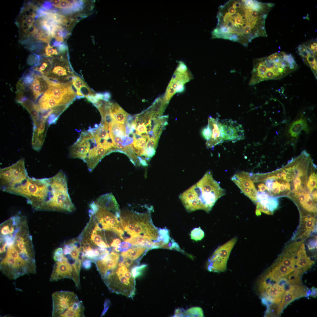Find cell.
Listing matches in <instances>:
<instances>
[{
  "mask_svg": "<svg viewBox=\"0 0 317 317\" xmlns=\"http://www.w3.org/2000/svg\"><path fill=\"white\" fill-rule=\"evenodd\" d=\"M254 10H259L255 0H230L220 6L213 38L229 40L247 46L256 37L266 36L265 19L256 18Z\"/></svg>",
  "mask_w": 317,
  "mask_h": 317,
  "instance_id": "1",
  "label": "cell"
},
{
  "mask_svg": "<svg viewBox=\"0 0 317 317\" xmlns=\"http://www.w3.org/2000/svg\"><path fill=\"white\" fill-rule=\"evenodd\" d=\"M0 269L8 278L16 279L36 272L35 253L28 226L11 225L0 230Z\"/></svg>",
  "mask_w": 317,
  "mask_h": 317,
  "instance_id": "2",
  "label": "cell"
},
{
  "mask_svg": "<svg viewBox=\"0 0 317 317\" xmlns=\"http://www.w3.org/2000/svg\"><path fill=\"white\" fill-rule=\"evenodd\" d=\"M10 193L26 198L36 211H54L63 193L57 176L41 179L25 175L11 189Z\"/></svg>",
  "mask_w": 317,
  "mask_h": 317,
  "instance_id": "3",
  "label": "cell"
},
{
  "mask_svg": "<svg viewBox=\"0 0 317 317\" xmlns=\"http://www.w3.org/2000/svg\"><path fill=\"white\" fill-rule=\"evenodd\" d=\"M225 194L224 190L214 179L211 173L208 171L179 197L188 212L202 210L208 212L217 200Z\"/></svg>",
  "mask_w": 317,
  "mask_h": 317,
  "instance_id": "4",
  "label": "cell"
},
{
  "mask_svg": "<svg viewBox=\"0 0 317 317\" xmlns=\"http://www.w3.org/2000/svg\"><path fill=\"white\" fill-rule=\"evenodd\" d=\"M152 210L139 213L124 210L120 211V222L124 230L130 237L137 235L146 236L155 245L158 244L161 245L159 240V228L154 225L151 218L150 213Z\"/></svg>",
  "mask_w": 317,
  "mask_h": 317,
  "instance_id": "5",
  "label": "cell"
},
{
  "mask_svg": "<svg viewBox=\"0 0 317 317\" xmlns=\"http://www.w3.org/2000/svg\"><path fill=\"white\" fill-rule=\"evenodd\" d=\"M48 87L36 103L41 112H45L54 108L68 106L74 100L76 93L71 81L60 83L48 79Z\"/></svg>",
  "mask_w": 317,
  "mask_h": 317,
  "instance_id": "6",
  "label": "cell"
},
{
  "mask_svg": "<svg viewBox=\"0 0 317 317\" xmlns=\"http://www.w3.org/2000/svg\"><path fill=\"white\" fill-rule=\"evenodd\" d=\"M284 54L281 52L279 57L274 60L267 57L255 60L250 84L253 85L265 80L279 79L294 70L295 65H291L284 60Z\"/></svg>",
  "mask_w": 317,
  "mask_h": 317,
  "instance_id": "7",
  "label": "cell"
},
{
  "mask_svg": "<svg viewBox=\"0 0 317 317\" xmlns=\"http://www.w3.org/2000/svg\"><path fill=\"white\" fill-rule=\"evenodd\" d=\"M132 268L126 266L121 257L117 267L102 279L112 292L132 298L135 294L136 282Z\"/></svg>",
  "mask_w": 317,
  "mask_h": 317,
  "instance_id": "8",
  "label": "cell"
},
{
  "mask_svg": "<svg viewBox=\"0 0 317 317\" xmlns=\"http://www.w3.org/2000/svg\"><path fill=\"white\" fill-rule=\"evenodd\" d=\"M48 79L31 70L24 75L16 85V100L18 102L26 99L34 102L48 87Z\"/></svg>",
  "mask_w": 317,
  "mask_h": 317,
  "instance_id": "9",
  "label": "cell"
},
{
  "mask_svg": "<svg viewBox=\"0 0 317 317\" xmlns=\"http://www.w3.org/2000/svg\"><path fill=\"white\" fill-rule=\"evenodd\" d=\"M53 317H82L85 308L74 293L58 291L52 295Z\"/></svg>",
  "mask_w": 317,
  "mask_h": 317,
  "instance_id": "10",
  "label": "cell"
},
{
  "mask_svg": "<svg viewBox=\"0 0 317 317\" xmlns=\"http://www.w3.org/2000/svg\"><path fill=\"white\" fill-rule=\"evenodd\" d=\"M92 216L102 229L115 232L121 237L124 232L120 221V213H116L97 204L94 201L89 205Z\"/></svg>",
  "mask_w": 317,
  "mask_h": 317,
  "instance_id": "11",
  "label": "cell"
},
{
  "mask_svg": "<svg viewBox=\"0 0 317 317\" xmlns=\"http://www.w3.org/2000/svg\"><path fill=\"white\" fill-rule=\"evenodd\" d=\"M50 278L51 281L64 278L72 279L78 288H80V274L82 264L68 258L63 253L60 259L55 261Z\"/></svg>",
  "mask_w": 317,
  "mask_h": 317,
  "instance_id": "12",
  "label": "cell"
},
{
  "mask_svg": "<svg viewBox=\"0 0 317 317\" xmlns=\"http://www.w3.org/2000/svg\"><path fill=\"white\" fill-rule=\"evenodd\" d=\"M235 237L218 247L208 260V268L217 272H225L231 252L237 241Z\"/></svg>",
  "mask_w": 317,
  "mask_h": 317,
  "instance_id": "13",
  "label": "cell"
},
{
  "mask_svg": "<svg viewBox=\"0 0 317 317\" xmlns=\"http://www.w3.org/2000/svg\"><path fill=\"white\" fill-rule=\"evenodd\" d=\"M52 65L45 77L57 82L71 81L75 75L67 60L63 56L52 58Z\"/></svg>",
  "mask_w": 317,
  "mask_h": 317,
  "instance_id": "14",
  "label": "cell"
},
{
  "mask_svg": "<svg viewBox=\"0 0 317 317\" xmlns=\"http://www.w3.org/2000/svg\"><path fill=\"white\" fill-rule=\"evenodd\" d=\"M222 142H235L245 138L242 125L231 119L219 121Z\"/></svg>",
  "mask_w": 317,
  "mask_h": 317,
  "instance_id": "15",
  "label": "cell"
},
{
  "mask_svg": "<svg viewBox=\"0 0 317 317\" xmlns=\"http://www.w3.org/2000/svg\"><path fill=\"white\" fill-rule=\"evenodd\" d=\"M191 78L186 66L181 63L174 72L166 90L173 94L181 92L183 90L184 85Z\"/></svg>",
  "mask_w": 317,
  "mask_h": 317,
  "instance_id": "16",
  "label": "cell"
},
{
  "mask_svg": "<svg viewBox=\"0 0 317 317\" xmlns=\"http://www.w3.org/2000/svg\"><path fill=\"white\" fill-rule=\"evenodd\" d=\"M308 290L301 285L290 284L285 291L277 309V316H280L284 309L291 303L296 299L307 296Z\"/></svg>",
  "mask_w": 317,
  "mask_h": 317,
  "instance_id": "17",
  "label": "cell"
},
{
  "mask_svg": "<svg viewBox=\"0 0 317 317\" xmlns=\"http://www.w3.org/2000/svg\"><path fill=\"white\" fill-rule=\"evenodd\" d=\"M316 225L317 219L315 216L308 215L301 216L299 225L292 239L304 241L311 234L316 232Z\"/></svg>",
  "mask_w": 317,
  "mask_h": 317,
  "instance_id": "18",
  "label": "cell"
},
{
  "mask_svg": "<svg viewBox=\"0 0 317 317\" xmlns=\"http://www.w3.org/2000/svg\"><path fill=\"white\" fill-rule=\"evenodd\" d=\"M303 242L293 240L286 246L276 259L286 267L294 269L297 252Z\"/></svg>",
  "mask_w": 317,
  "mask_h": 317,
  "instance_id": "19",
  "label": "cell"
},
{
  "mask_svg": "<svg viewBox=\"0 0 317 317\" xmlns=\"http://www.w3.org/2000/svg\"><path fill=\"white\" fill-rule=\"evenodd\" d=\"M120 256L118 252L112 251L95 263L102 279L117 267Z\"/></svg>",
  "mask_w": 317,
  "mask_h": 317,
  "instance_id": "20",
  "label": "cell"
},
{
  "mask_svg": "<svg viewBox=\"0 0 317 317\" xmlns=\"http://www.w3.org/2000/svg\"><path fill=\"white\" fill-rule=\"evenodd\" d=\"M314 262L308 257L304 243L303 242L297 252L295 269L302 275L313 265Z\"/></svg>",
  "mask_w": 317,
  "mask_h": 317,
  "instance_id": "21",
  "label": "cell"
},
{
  "mask_svg": "<svg viewBox=\"0 0 317 317\" xmlns=\"http://www.w3.org/2000/svg\"><path fill=\"white\" fill-rule=\"evenodd\" d=\"M208 125L211 129V137L206 141V145L208 148H213L220 143L223 142L219 121L210 116L208 119Z\"/></svg>",
  "mask_w": 317,
  "mask_h": 317,
  "instance_id": "22",
  "label": "cell"
},
{
  "mask_svg": "<svg viewBox=\"0 0 317 317\" xmlns=\"http://www.w3.org/2000/svg\"><path fill=\"white\" fill-rule=\"evenodd\" d=\"M71 82L75 90L78 98L87 97L96 94L79 77L75 75L72 77Z\"/></svg>",
  "mask_w": 317,
  "mask_h": 317,
  "instance_id": "23",
  "label": "cell"
},
{
  "mask_svg": "<svg viewBox=\"0 0 317 317\" xmlns=\"http://www.w3.org/2000/svg\"><path fill=\"white\" fill-rule=\"evenodd\" d=\"M98 205L117 213H120L119 205L113 195L111 193L100 196L95 201Z\"/></svg>",
  "mask_w": 317,
  "mask_h": 317,
  "instance_id": "24",
  "label": "cell"
},
{
  "mask_svg": "<svg viewBox=\"0 0 317 317\" xmlns=\"http://www.w3.org/2000/svg\"><path fill=\"white\" fill-rule=\"evenodd\" d=\"M148 250L146 248L135 246L122 252L120 255L122 258L130 260L138 265L141 259Z\"/></svg>",
  "mask_w": 317,
  "mask_h": 317,
  "instance_id": "25",
  "label": "cell"
},
{
  "mask_svg": "<svg viewBox=\"0 0 317 317\" xmlns=\"http://www.w3.org/2000/svg\"><path fill=\"white\" fill-rule=\"evenodd\" d=\"M256 198L257 202L259 203L273 213L278 208L279 202L277 198L270 196L265 192L257 191Z\"/></svg>",
  "mask_w": 317,
  "mask_h": 317,
  "instance_id": "26",
  "label": "cell"
},
{
  "mask_svg": "<svg viewBox=\"0 0 317 317\" xmlns=\"http://www.w3.org/2000/svg\"><path fill=\"white\" fill-rule=\"evenodd\" d=\"M38 56V62L32 67L31 70L45 77L52 66L51 58L43 55Z\"/></svg>",
  "mask_w": 317,
  "mask_h": 317,
  "instance_id": "27",
  "label": "cell"
},
{
  "mask_svg": "<svg viewBox=\"0 0 317 317\" xmlns=\"http://www.w3.org/2000/svg\"><path fill=\"white\" fill-rule=\"evenodd\" d=\"M109 113L112 118L120 124H124L129 116V114L117 104L108 102Z\"/></svg>",
  "mask_w": 317,
  "mask_h": 317,
  "instance_id": "28",
  "label": "cell"
},
{
  "mask_svg": "<svg viewBox=\"0 0 317 317\" xmlns=\"http://www.w3.org/2000/svg\"><path fill=\"white\" fill-rule=\"evenodd\" d=\"M231 180L238 187L242 186L257 190L252 181L250 178L249 173L244 171L240 172L235 174L232 177Z\"/></svg>",
  "mask_w": 317,
  "mask_h": 317,
  "instance_id": "29",
  "label": "cell"
},
{
  "mask_svg": "<svg viewBox=\"0 0 317 317\" xmlns=\"http://www.w3.org/2000/svg\"><path fill=\"white\" fill-rule=\"evenodd\" d=\"M302 130L307 133L309 131V128L305 120L301 119L292 123L290 126L289 132L292 136L296 137L299 135Z\"/></svg>",
  "mask_w": 317,
  "mask_h": 317,
  "instance_id": "30",
  "label": "cell"
},
{
  "mask_svg": "<svg viewBox=\"0 0 317 317\" xmlns=\"http://www.w3.org/2000/svg\"><path fill=\"white\" fill-rule=\"evenodd\" d=\"M64 28L62 26L55 24L52 26L51 28V35L52 37L54 38L56 41L63 42L64 41L63 31Z\"/></svg>",
  "mask_w": 317,
  "mask_h": 317,
  "instance_id": "31",
  "label": "cell"
},
{
  "mask_svg": "<svg viewBox=\"0 0 317 317\" xmlns=\"http://www.w3.org/2000/svg\"><path fill=\"white\" fill-rule=\"evenodd\" d=\"M41 53L42 54L40 55L49 58L58 57L57 56L60 54L56 49L54 48L53 46H50L49 44L45 47Z\"/></svg>",
  "mask_w": 317,
  "mask_h": 317,
  "instance_id": "32",
  "label": "cell"
},
{
  "mask_svg": "<svg viewBox=\"0 0 317 317\" xmlns=\"http://www.w3.org/2000/svg\"><path fill=\"white\" fill-rule=\"evenodd\" d=\"M205 235L203 231L200 227L193 229L191 232V238L195 241L201 240Z\"/></svg>",
  "mask_w": 317,
  "mask_h": 317,
  "instance_id": "33",
  "label": "cell"
},
{
  "mask_svg": "<svg viewBox=\"0 0 317 317\" xmlns=\"http://www.w3.org/2000/svg\"><path fill=\"white\" fill-rule=\"evenodd\" d=\"M307 186L310 191L311 192L315 188H317L316 174L313 172L309 177Z\"/></svg>",
  "mask_w": 317,
  "mask_h": 317,
  "instance_id": "34",
  "label": "cell"
},
{
  "mask_svg": "<svg viewBox=\"0 0 317 317\" xmlns=\"http://www.w3.org/2000/svg\"><path fill=\"white\" fill-rule=\"evenodd\" d=\"M256 204L257 206L255 213L257 216L260 215L262 212L269 215H272L273 214V213L270 211L267 208L261 205L258 202H257Z\"/></svg>",
  "mask_w": 317,
  "mask_h": 317,
  "instance_id": "35",
  "label": "cell"
},
{
  "mask_svg": "<svg viewBox=\"0 0 317 317\" xmlns=\"http://www.w3.org/2000/svg\"><path fill=\"white\" fill-rule=\"evenodd\" d=\"M146 139L142 137L136 140H134L131 146L134 147L138 148L143 151L145 148Z\"/></svg>",
  "mask_w": 317,
  "mask_h": 317,
  "instance_id": "36",
  "label": "cell"
},
{
  "mask_svg": "<svg viewBox=\"0 0 317 317\" xmlns=\"http://www.w3.org/2000/svg\"><path fill=\"white\" fill-rule=\"evenodd\" d=\"M308 193H297V197L302 207L304 209L306 203Z\"/></svg>",
  "mask_w": 317,
  "mask_h": 317,
  "instance_id": "37",
  "label": "cell"
},
{
  "mask_svg": "<svg viewBox=\"0 0 317 317\" xmlns=\"http://www.w3.org/2000/svg\"><path fill=\"white\" fill-rule=\"evenodd\" d=\"M158 141V140L153 139H148L146 144L145 148L146 149L154 148L156 149Z\"/></svg>",
  "mask_w": 317,
  "mask_h": 317,
  "instance_id": "38",
  "label": "cell"
},
{
  "mask_svg": "<svg viewBox=\"0 0 317 317\" xmlns=\"http://www.w3.org/2000/svg\"><path fill=\"white\" fill-rule=\"evenodd\" d=\"M131 244L129 242L125 241L122 242L119 245L117 249V251L119 252L126 251L130 248L131 247Z\"/></svg>",
  "mask_w": 317,
  "mask_h": 317,
  "instance_id": "39",
  "label": "cell"
},
{
  "mask_svg": "<svg viewBox=\"0 0 317 317\" xmlns=\"http://www.w3.org/2000/svg\"><path fill=\"white\" fill-rule=\"evenodd\" d=\"M202 134L203 137L206 140H209L211 137V131L209 126L207 125L203 128L202 131Z\"/></svg>",
  "mask_w": 317,
  "mask_h": 317,
  "instance_id": "40",
  "label": "cell"
},
{
  "mask_svg": "<svg viewBox=\"0 0 317 317\" xmlns=\"http://www.w3.org/2000/svg\"><path fill=\"white\" fill-rule=\"evenodd\" d=\"M280 184V183L277 181H276L274 182H273L272 191L274 194H279V193L280 191L279 188Z\"/></svg>",
  "mask_w": 317,
  "mask_h": 317,
  "instance_id": "41",
  "label": "cell"
},
{
  "mask_svg": "<svg viewBox=\"0 0 317 317\" xmlns=\"http://www.w3.org/2000/svg\"><path fill=\"white\" fill-rule=\"evenodd\" d=\"M316 237L315 236L311 240L308 245V247L309 249H312L316 248L317 243Z\"/></svg>",
  "mask_w": 317,
  "mask_h": 317,
  "instance_id": "42",
  "label": "cell"
},
{
  "mask_svg": "<svg viewBox=\"0 0 317 317\" xmlns=\"http://www.w3.org/2000/svg\"><path fill=\"white\" fill-rule=\"evenodd\" d=\"M301 181L299 176L297 177L294 181V184L295 189L298 190L301 188L300 184Z\"/></svg>",
  "mask_w": 317,
  "mask_h": 317,
  "instance_id": "43",
  "label": "cell"
},
{
  "mask_svg": "<svg viewBox=\"0 0 317 317\" xmlns=\"http://www.w3.org/2000/svg\"><path fill=\"white\" fill-rule=\"evenodd\" d=\"M91 262L90 260L85 259L83 261L82 266L86 269H89L91 267Z\"/></svg>",
  "mask_w": 317,
  "mask_h": 317,
  "instance_id": "44",
  "label": "cell"
},
{
  "mask_svg": "<svg viewBox=\"0 0 317 317\" xmlns=\"http://www.w3.org/2000/svg\"><path fill=\"white\" fill-rule=\"evenodd\" d=\"M306 58V62L309 64L310 63L315 62H316L315 56L311 55L309 53Z\"/></svg>",
  "mask_w": 317,
  "mask_h": 317,
  "instance_id": "45",
  "label": "cell"
},
{
  "mask_svg": "<svg viewBox=\"0 0 317 317\" xmlns=\"http://www.w3.org/2000/svg\"><path fill=\"white\" fill-rule=\"evenodd\" d=\"M273 180L272 179H268L266 182V185L268 188V191H269L272 190Z\"/></svg>",
  "mask_w": 317,
  "mask_h": 317,
  "instance_id": "46",
  "label": "cell"
},
{
  "mask_svg": "<svg viewBox=\"0 0 317 317\" xmlns=\"http://www.w3.org/2000/svg\"><path fill=\"white\" fill-rule=\"evenodd\" d=\"M299 54L302 58H306L309 54V53L306 50V46L305 48L299 51Z\"/></svg>",
  "mask_w": 317,
  "mask_h": 317,
  "instance_id": "47",
  "label": "cell"
},
{
  "mask_svg": "<svg viewBox=\"0 0 317 317\" xmlns=\"http://www.w3.org/2000/svg\"><path fill=\"white\" fill-rule=\"evenodd\" d=\"M258 191L264 192L266 190H268V188L266 185L263 183L259 184L258 186Z\"/></svg>",
  "mask_w": 317,
  "mask_h": 317,
  "instance_id": "48",
  "label": "cell"
},
{
  "mask_svg": "<svg viewBox=\"0 0 317 317\" xmlns=\"http://www.w3.org/2000/svg\"><path fill=\"white\" fill-rule=\"evenodd\" d=\"M310 295L313 297H316L317 296V289L313 287L311 289V292Z\"/></svg>",
  "mask_w": 317,
  "mask_h": 317,
  "instance_id": "49",
  "label": "cell"
},
{
  "mask_svg": "<svg viewBox=\"0 0 317 317\" xmlns=\"http://www.w3.org/2000/svg\"><path fill=\"white\" fill-rule=\"evenodd\" d=\"M51 4H52L55 7H56L59 4L60 0H51L50 1Z\"/></svg>",
  "mask_w": 317,
  "mask_h": 317,
  "instance_id": "50",
  "label": "cell"
},
{
  "mask_svg": "<svg viewBox=\"0 0 317 317\" xmlns=\"http://www.w3.org/2000/svg\"><path fill=\"white\" fill-rule=\"evenodd\" d=\"M279 188L281 191H283L286 189L285 186L284 185L280 183L279 186Z\"/></svg>",
  "mask_w": 317,
  "mask_h": 317,
  "instance_id": "51",
  "label": "cell"
},
{
  "mask_svg": "<svg viewBox=\"0 0 317 317\" xmlns=\"http://www.w3.org/2000/svg\"><path fill=\"white\" fill-rule=\"evenodd\" d=\"M312 196L313 200L315 201H317V190H315L312 194Z\"/></svg>",
  "mask_w": 317,
  "mask_h": 317,
  "instance_id": "52",
  "label": "cell"
},
{
  "mask_svg": "<svg viewBox=\"0 0 317 317\" xmlns=\"http://www.w3.org/2000/svg\"><path fill=\"white\" fill-rule=\"evenodd\" d=\"M281 174L283 178V179L285 180V177L286 175V172L284 170H283Z\"/></svg>",
  "mask_w": 317,
  "mask_h": 317,
  "instance_id": "53",
  "label": "cell"
},
{
  "mask_svg": "<svg viewBox=\"0 0 317 317\" xmlns=\"http://www.w3.org/2000/svg\"><path fill=\"white\" fill-rule=\"evenodd\" d=\"M267 57L271 60H274L275 59L273 54L268 56Z\"/></svg>",
  "mask_w": 317,
  "mask_h": 317,
  "instance_id": "54",
  "label": "cell"
},
{
  "mask_svg": "<svg viewBox=\"0 0 317 317\" xmlns=\"http://www.w3.org/2000/svg\"><path fill=\"white\" fill-rule=\"evenodd\" d=\"M276 177H277V178L280 179H283V178L282 177L280 173H279L277 174L276 175Z\"/></svg>",
  "mask_w": 317,
  "mask_h": 317,
  "instance_id": "55",
  "label": "cell"
}]
</instances>
